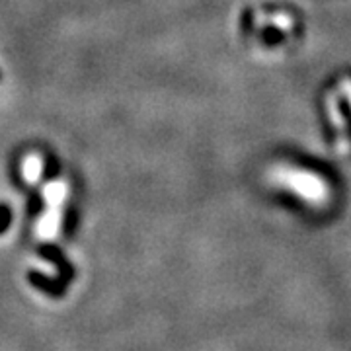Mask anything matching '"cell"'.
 <instances>
[{"mask_svg": "<svg viewBox=\"0 0 351 351\" xmlns=\"http://www.w3.org/2000/svg\"><path fill=\"white\" fill-rule=\"evenodd\" d=\"M43 197L47 205H63L66 197V184L64 182H51L43 189Z\"/></svg>", "mask_w": 351, "mask_h": 351, "instance_id": "obj_5", "label": "cell"}, {"mask_svg": "<svg viewBox=\"0 0 351 351\" xmlns=\"http://www.w3.org/2000/svg\"><path fill=\"white\" fill-rule=\"evenodd\" d=\"M240 34L254 57L283 59L301 45L304 25L299 10L283 2H254L240 18Z\"/></svg>", "mask_w": 351, "mask_h": 351, "instance_id": "obj_1", "label": "cell"}, {"mask_svg": "<svg viewBox=\"0 0 351 351\" xmlns=\"http://www.w3.org/2000/svg\"><path fill=\"white\" fill-rule=\"evenodd\" d=\"M41 176V160L39 156H29L24 162V178L27 182H38Z\"/></svg>", "mask_w": 351, "mask_h": 351, "instance_id": "obj_6", "label": "cell"}, {"mask_svg": "<svg viewBox=\"0 0 351 351\" xmlns=\"http://www.w3.org/2000/svg\"><path fill=\"white\" fill-rule=\"evenodd\" d=\"M320 115L326 145L339 156L351 154V75L336 76L320 98Z\"/></svg>", "mask_w": 351, "mask_h": 351, "instance_id": "obj_3", "label": "cell"}, {"mask_svg": "<svg viewBox=\"0 0 351 351\" xmlns=\"http://www.w3.org/2000/svg\"><path fill=\"white\" fill-rule=\"evenodd\" d=\"M61 207H63V205H47L45 213L39 219L38 237L43 240V242H51V240L57 239L59 228H61V219H63Z\"/></svg>", "mask_w": 351, "mask_h": 351, "instance_id": "obj_4", "label": "cell"}, {"mask_svg": "<svg viewBox=\"0 0 351 351\" xmlns=\"http://www.w3.org/2000/svg\"><path fill=\"white\" fill-rule=\"evenodd\" d=\"M263 182L269 189L283 193L313 211H324L334 201L336 189L320 166L297 156H279L265 164Z\"/></svg>", "mask_w": 351, "mask_h": 351, "instance_id": "obj_2", "label": "cell"}]
</instances>
